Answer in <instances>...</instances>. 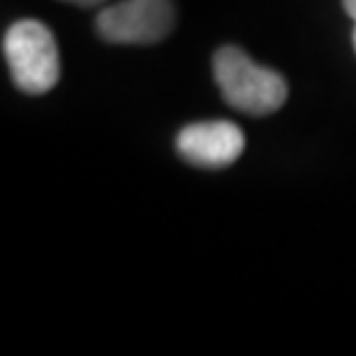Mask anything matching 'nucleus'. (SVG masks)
Masks as SVG:
<instances>
[{
    "mask_svg": "<svg viewBox=\"0 0 356 356\" xmlns=\"http://www.w3.org/2000/svg\"><path fill=\"white\" fill-rule=\"evenodd\" d=\"M97 35L111 44H155L174 28L169 0H120L97 14Z\"/></svg>",
    "mask_w": 356,
    "mask_h": 356,
    "instance_id": "3",
    "label": "nucleus"
},
{
    "mask_svg": "<svg viewBox=\"0 0 356 356\" xmlns=\"http://www.w3.org/2000/svg\"><path fill=\"white\" fill-rule=\"evenodd\" d=\"M354 51H356V28H354Z\"/></svg>",
    "mask_w": 356,
    "mask_h": 356,
    "instance_id": "7",
    "label": "nucleus"
},
{
    "mask_svg": "<svg viewBox=\"0 0 356 356\" xmlns=\"http://www.w3.org/2000/svg\"><path fill=\"white\" fill-rule=\"evenodd\" d=\"M213 72L227 104L234 109L266 116L287 99V83L277 72L257 65L236 47H222L213 58Z\"/></svg>",
    "mask_w": 356,
    "mask_h": 356,
    "instance_id": "1",
    "label": "nucleus"
},
{
    "mask_svg": "<svg viewBox=\"0 0 356 356\" xmlns=\"http://www.w3.org/2000/svg\"><path fill=\"white\" fill-rule=\"evenodd\" d=\"M345 3V10H347V14L356 21V0H343Z\"/></svg>",
    "mask_w": 356,
    "mask_h": 356,
    "instance_id": "6",
    "label": "nucleus"
},
{
    "mask_svg": "<svg viewBox=\"0 0 356 356\" xmlns=\"http://www.w3.org/2000/svg\"><path fill=\"white\" fill-rule=\"evenodd\" d=\"M65 3H72L79 7H95V5H102L104 0H65Z\"/></svg>",
    "mask_w": 356,
    "mask_h": 356,
    "instance_id": "5",
    "label": "nucleus"
},
{
    "mask_svg": "<svg viewBox=\"0 0 356 356\" xmlns=\"http://www.w3.org/2000/svg\"><path fill=\"white\" fill-rule=\"evenodd\" d=\"M178 153L197 167H227L243 153V132L229 120H209L192 123L178 134Z\"/></svg>",
    "mask_w": 356,
    "mask_h": 356,
    "instance_id": "4",
    "label": "nucleus"
},
{
    "mask_svg": "<svg viewBox=\"0 0 356 356\" xmlns=\"http://www.w3.org/2000/svg\"><path fill=\"white\" fill-rule=\"evenodd\" d=\"M5 60L14 83L28 95L51 90L60 76L58 47L51 31L40 21H19L5 33Z\"/></svg>",
    "mask_w": 356,
    "mask_h": 356,
    "instance_id": "2",
    "label": "nucleus"
}]
</instances>
